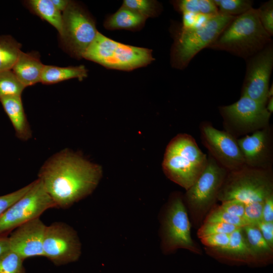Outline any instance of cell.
<instances>
[{
    "instance_id": "1",
    "label": "cell",
    "mask_w": 273,
    "mask_h": 273,
    "mask_svg": "<svg viewBox=\"0 0 273 273\" xmlns=\"http://www.w3.org/2000/svg\"><path fill=\"white\" fill-rule=\"evenodd\" d=\"M38 176L56 208L66 209L93 193L102 170L78 153L65 149L50 157Z\"/></svg>"
},
{
    "instance_id": "2",
    "label": "cell",
    "mask_w": 273,
    "mask_h": 273,
    "mask_svg": "<svg viewBox=\"0 0 273 273\" xmlns=\"http://www.w3.org/2000/svg\"><path fill=\"white\" fill-rule=\"evenodd\" d=\"M271 42L257 9L252 8L235 17L207 48L226 51L246 60Z\"/></svg>"
},
{
    "instance_id": "3",
    "label": "cell",
    "mask_w": 273,
    "mask_h": 273,
    "mask_svg": "<svg viewBox=\"0 0 273 273\" xmlns=\"http://www.w3.org/2000/svg\"><path fill=\"white\" fill-rule=\"evenodd\" d=\"M207 156L191 135L179 133L169 143L162 164L166 176L188 190L204 170Z\"/></svg>"
},
{
    "instance_id": "4",
    "label": "cell",
    "mask_w": 273,
    "mask_h": 273,
    "mask_svg": "<svg viewBox=\"0 0 273 273\" xmlns=\"http://www.w3.org/2000/svg\"><path fill=\"white\" fill-rule=\"evenodd\" d=\"M83 58L108 69L127 71L147 66L154 60L151 50L115 41L99 32Z\"/></svg>"
},
{
    "instance_id": "5",
    "label": "cell",
    "mask_w": 273,
    "mask_h": 273,
    "mask_svg": "<svg viewBox=\"0 0 273 273\" xmlns=\"http://www.w3.org/2000/svg\"><path fill=\"white\" fill-rule=\"evenodd\" d=\"M273 194L271 169L245 166L229 171L217 196L221 202L237 200L245 205L263 203Z\"/></svg>"
},
{
    "instance_id": "6",
    "label": "cell",
    "mask_w": 273,
    "mask_h": 273,
    "mask_svg": "<svg viewBox=\"0 0 273 273\" xmlns=\"http://www.w3.org/2000/svg\"><path fill=\"white\" fill-rule=\"evenodd\" d=\"M235 17L218 14L200 27L184 29L180 26L174 34L171 48L172 67L186 68L196 55L207 48Z\"/></svg>"
},
{
    "instance_id": "7",
    "label": "cell",
    "mask_w": 273,
    "mask_h": 273,
    "mask_svg": "<svg viewBox=\"0 0 273 273\" xmlns=\"http://www.w3.org/2000/svg\"><path fill=\"white\" fill-rule=\"evenodd\" d=\"M62 17L59 35L64 50L74 58H83L99 32L95 21L83 7L72 1H69Z\"/></svg>"
},
{
    "instance_id": "8",
    "label": "cell",
    "mask_w": 273,
    "mask_h": 273,
    "mask_svg": "<svg viewBox=\"0 0 273 273\" xmlns=\"http://www.w3.org/2000/svg\"><path fill=\"white\" fill-rule=\"evenodd\" d=\"M265 106L241 96L237 102L219 107L224 130L238 139L269 126L271 113Z\"/></svg>"
},
{
    "instance_id": "9",
    "label": "cell",
    "mask_w": 273,
    "mask_h": 273,
    "mask_svg": "<svg viewBox=\"0 0 273 273\" xmlns=\"http://www.w3.org/2000/svg\"><path fill=\"white\" fill-rule=\"evenodd\" d=\"M56 208L41 180L32 181L29 190L0 215V237L39 216L47 210Z\"/></svg>"
},
{
    "instance_id": "10",
    "label": "cell",
    "mask_w": 273,
    "mask_h": 273,
    "mask_svg": "<svg viewBox=\"0 0 273 273\" xmlns=\"http://www.w3.org/2000/svg\"><path fill=\"white\" fill-rule=\"evenodd\" d=\"M161 238L165 252L184 248L199 253L191 236V224L186 208L178 195L172 198L165 209L161 221Z\"/></svg>"
},
{
    "instance_id": "11",
    "label": "cell",
    "mask_w": 273,
    "mask_h": 273,
    "mask_svg": "<svg viewBox=\"0 0 273 273\" xmlns=\"http://www.w3.org/2000/svg\"><path fill=\"white\" fill-rule=\"evenodd\" d=\"M44 256L56 265L78 260L81 244L76 231L69 224L60 221L46 225L43 243Z\"/></svg>"
},
{
    "instance_id": "12",
    "label": "cell",
    "mask_w": 273,
    "mask_h": 273,
    "mask_svg": "<svg viewBox=\"0 0 273 273\" xmlns=\"http://www.w3.org/2000/svg\"><path fill=\"white\" fill-rule=\"evenodd\" d=\"M201 141L209 154L228 171L246 166L237 139L225 130H220L207 121L200 125Z\"/></svg>"
},
{
    "instance_id": "13",
    "label": "cell",
    "mask_w": 273,
    "mask_h": 273,
    "mask_svg": "<svg viewBox=\"0 0 273 273\" xmlns=\"http://www.w3.org/2000/svg\"><path fill=\"white\" fill-rule=\"evenodd\" d=\"M245 60L246 70L241 96L266 105L273 68L272 42Z\"/></svg>"
},
{
    "instance_id": "14",
    "label": "cell",
    "mask_w": 273,
    "mask_h": 273,
    "mask_svg": "<svg viewBox=\"0 0 273 273\" xmlns=\"http://www.w3.org/2000/svg\"><path fill=\"white\" fill-rule=\"evenodd\" d=\"M207 159L202 173L186 190V200L190 208L196 211H205L215 202L229 172L209 154Z\"/></svg>"
},
{
    "instance_id": "15",
    "label": "cell",
    "mask_w": 273,
    "mask_h": 273,
    "mask_svg": "<svg viewBox=\"0 0 273 273\" xmlns=\"http://www.w3.org/2000/svg\"><path fill=\"white\" fill-rule=\"evenodd\" d=\"M246 166L271 169L272 135L270 126L237 139Z\"/></svg>"
},
{
    "instance_id": "16",
    "label": "cell",
    "mask_w": 273,
    "mask_h": 273,
    "mask_svg": "<svg viewBox=\"0 0 273 273\" xmlns=\"http://www.w3.org/2000/svg\"><path fill=\"white\" fill-rule=\"evenodd\" d=\"M46 225L39 217L17 228L9 237V249L23 260L44 256L43 243Z\"/></svg>"
},
{
    "instance_id": "17",
    "label": "cell",
    "mask_w": 273,
    "mask_h": 273,
    "mask_svg": "<svg viewBox=\"0 0 273 273\" xmlns=\"http://www.w3.org/2000/svg\"><path fill=\"white\" fill-rule=\"evenodd\" d=\"M44 66L37 54L21 51L12 70L26 87L40 82Z\"/></svg>"
},
{
    "instance_id": "18",
    "label": "cell",
    "mask_w": 273,
    "mask_h": 273,
    "mask_svg": "<svg viewBox=\"0 0 273 273\" xmlns=\"http://www.w3.org/2000/svg\"><path fill=\"white\" fill-rule=\"evenodd\" d=\"M0 102L11 121L17 136L22 141L30 139L32 131L24 112L21 96L5 97Z\"/></svg>"
},
{
    "instance_id": "19",
    "label": "cell",
    "mask_w": 273,
    "mask_h": 273,
    "mask_svg": "<svg viewBox=\"0 0 273 273\" xmlns=\"http://www.w3.org/2000/svg\"><path fill=\"white\" fill-rule=\"evenodd\" d=\"M146 18L134 11L122 5L104 22V27L110 30L126 29L138 30L145 25Z\"/></svg>"
},
{
    "instance_id": "20",
    "label": "cell",
    "mask_w": 273,
    "mask_h": 273,
    "mask_svg": "<svg viewBox=\"0 0 273 273\" xmlns=\"http://www.w3.org/2000/svg\"><path fill=\"white\" fill-rule=\"evenodd\" d=\"M229 236L228 245L224 249L219 251V252L226 254L237 261L250 263L258 262L247 244L242 227L238 228Z\"/></svg>"
},
{
    "instance_id": "21",
    "label": "cell",
    "mask_w": 273,
    "mask_h": 273,
    "mask_svg": "<svg viewBox=\"0 0 273 273\" xmlns=\"http://www.w3.org/2000/svg\"><path fill=\"white\" fill-rule=\"evenodd\" d=\"M87 76V70L83 65L65 67L44 65L40 82L54 84L72 78L81 80Z\"/></svg>"
},
{
    "instance_id": "22",
    "label": "cell",
    "mask_w": 273,
    "mask_h": 273,
    "mask_svg": "<svg viewBox=\"0 0 273 273\" xmlns=\"http://www.w3.org/2000/svg\"><path fill=\"white\" fill-rule=\"evenodd\" d=\"M247 244L258 262H263L271 257L272 248L263 238L255 224H249L242 227Z\"/></svg>"
},
{
    "instance_id": "23",
    "label": "cell",
    "mask_w": 273,
    "mask_h": 273,
    "mask_svg": "<svg viewBox=\"0 0 273 273\" xmlns=\"http://www.w3.org/2000/svg\"><path fill=\"white\" fill-rule=\"evenodd\" d=\"M27 4L34 13L49 22L60 34L63 25L62 14L51 0H30L27 1Z\"/></svg>"
},
{
    "instance_id": "24",
    "label": "cell",
    "mask_w": 273,
    "mask_h": 273,
    "mask_svg": "<svg viewBox=\"0 0 273 273\" xmlns=\"http://www.w3.org/2000/svg\"><path fill=\"white\" fill-rule=\"evenodd\" d=\"M20 49L21 44L10 36H0V72L12 70Z\"/></svg>"
},
{
    "instance_id": "25",
    "label": "cell",
    "mask_w": 273,
    "mask_h": 273,
    "mask_svg": "<svg viewBox=\"0 0 273 273\" xmlns=\"http://www.w3.org/2000/svg\"><path fill=\"white\" fill-rule=\"evenodd\" d=\"M172 4L175 9L180 13L190 12L210 15L219 14L213 0H179L174 1Z\"/></svg>"
},
{
    "instance_id": "26",
    "label": "cell",
    "mask_w": 273,
    "mask_h": 273,
    "mask_svg": "<svg viewBox=\"0 0 273 273\" xmlns=\"http://www.w3.org/2000/svg\"><path fill=\"white\" fill-rule=\"evenodd\" d=\"M25 87L12 70L0 72V100L11 96H21Z\"/></svg>"
},
{
    "instance_id": "27",
    "label": "cell",
    "mask_w": 273,
    "mask_h": 273,
    "mask_svg": "<svg viewBox=\"0 0 273 273\" xmlns=\"http://www.w3.org/2000/svg\"><path fill=\"white\" fill-rule=\"evenodd\" d=\"M122 6L134 11L146 19L157 17L162 10L161 4L154 0H124Z\"/></svg>"
},
{
    "instance_id": "28",
    "label": "cell",
    "mask_w": 273,
    "mask_h": 273,
    "mask_svg": "<svg viewBox=\"0 0 273 273\" xmlns=\"http://www.w3.org/2000/svg\"><path fill=\"white\" fill-rule=\"evenodd\" d=\"M218 13L236 17L252 9L253 1L250 0H213Z\"/></svg>"
},
{
    "instance_id": "29",
    "label": "cell",
    "mask_w": 273,
    "mask_h": 273,
    "mask_svg": "<svg viewBox=\"0 0 273 273\" xmlns=\"http://www.w3.org/2000/svg\"><path fill=\"white\" fill-rule=\"evenodd\" d=\"M23 261L15 252L7 250L0 255V273H25Z\"/></svg>"
},
{
    "instance_id": "30",
    "label": "cell",
    "mask_w": 273,
    "mask_h": 273,
    "mask_svg": "<svg viewBox=\"0 0 273 273\" xmlns=\"http://www.w3.org/2000/svg\"><path fill=\"white\" fill-rule=\"evenodd\" d=\"M205 222H221L232 224L238 227L249 225V223L243 217L229 214L217 207L207 216Z\"/></svg>"
},
{
    "instance_id": "31",
    "label": "cell",
    "mask_w": 273,
    "mask_h": 273,
    "mask_svg": "<svg viewBox=\"0 0 273 273\" xmlns=\"http://www.w3.org/2000/svg\"><path fill=\"white\" fill-rule=\"evenodd\" d=\"M240 227L221 222H204L198 231L197 235L201 238L217 234H230Z\"/></svg>"
},
{
    "instance_id": "32",
    "label": "cell",
    "mask_w": 273,
    "mask_h": 273,
    "mask_svg": "<svg viewBox=\"0 0 273 273\" xmlns=\"http://www.w3.org/2000/svg\"><path fill=\"white\" fill-rule=\"evenodd\" d=\"M258 17L264 30L271 36L273 35V1L263 3L257 9Z\"/></svg>"
},
{
    "instance_id": "33",
    "label": "cell",
    "mask_w": 273,
    "mask_h": 273,
    "mask_svg": "<svg viewBox=\"0 0 273 273\" xmlns=\"http://www.w3.org/2000/svg\"><path fill=\"white\" fill-rule=\"evenodd\" d=\"M32 182L13 192L0 196V215L23 196L31 188Z\"/></svg>"
},
{
    "instance_id": "34",
    "label": "cell",
    "mask_w": 273,
    "mask_h": 273,
    "mask_svg": "<svg viewBox=\"0 0 273 273\" xmlns=\"http://www.w3.org/2000/svg\"><path fill=\"white\" fill-rule=\"evenodd\" d=\"M230 234H217L200 238L201 242L205 246L212 248L218 251L224 249L230 241Z\"/></svg>"
},
{
    "instance_id": "35",
    "label": "cell",
    "mask_w": 273,
    "mask_h": 273,
    "mask_svg": "<svg viewBox=\"0 0 273 273\" xmlns=\"http://www.w3.org/2000/svg\"><path fill=\"white\" fill-rule=\"evenodd\" d=\"M263 203L255 202L245 205L243 218L249 224H256L261 220Z\"/></svg>"
},
{
    "instance_id": "36",
    "label": "cell",
    "mask_w": 273,
    "mask_h": 273,
    "mask_svg": "<svg viewBox=\"0 0 273 273\" xmlns=\"http://www.w3.org/2000/svg\"><path fill=\"white\" fill-rule=\"evenodd\" d=\"M245 204L237 200H231L222 202L219 207L224 211L229 214L244 217L245 213Z\"/></svg>"
},
{
    "instance_id": "37",
    "label": "cell",
    "mask_w": 273,
    "mask_h": 273,
    "mask_svg": "<svg viewBox=\"0 0 273 273\" xmlns=\"http://www.w3.org/2000/svg\"><path fill=\"white\" fill-rule=\"evenodd\" d=\"M260 231L263 238L268 245L273 247V222H268L261 220L255 224Z\"/></svg>"
},
{
    "instance_id": "38",
    "label": "cell",
    "mask_w": 273,
    "mask_h": 273,
    "mask_svg": "<svg viewBox=\"0 0 273 273\" xmlns=\"http://www.w3.org/2000/svg\"><path fill=\"white\" fill-rule=\"evenodd\" d=\"M261 220L268 222H273V194L269 196L264 201Z\"/></svg>"
},
{
    "instance_id": "39",
    "label": "cell",
    "mask_w": 273,
    "mask_h": 273,
    "mask_svg": "<svg viewBox=\"0 0 273 273\" xmlns=\"http://www.w3.org/2000/svg\"><path fill=\"white\" fill-rule=\"evenodd\" d=\"M56 8L60 12H64L67 7L69 1L68 0H51Z\"/></svg>"
},
{
    "instance_id": "40",
    "label": "cell",
    "mask_w": 273,
    "mask_h": 273,
    "mask_svg": "<svg viewBox=\"0 0 273 273\" xmlns=\"http://www.w3.org/2000/svg\"><path fill=\"white\" fill-rule=\"evenodd\" d=\"M9 250V237L7 236L0 237V255Z\"/></svg>"
},
{
    "instance_id": "41",
    "label": "cell",
    "mask_w": 273,
    "mask_h": 273,
    "mask_svg": "<svg viewBox=\"0 0 273 273\" xmlns=\"http://www.w3.org/2000/svg\"><path fill=\"white\" fill-rule=\"evenodd\" d=\"M265 107L267 110L271 114L273 111V97L268 99Z\"/></svg>"
}]
</instances>
